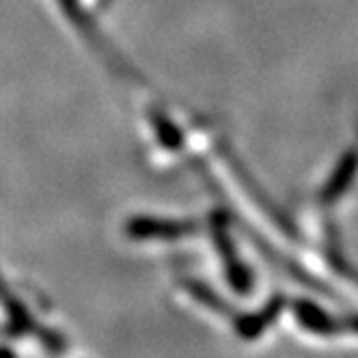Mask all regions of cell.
<instances>
[{
    "mask_svg": "<svg viewBox=\"0 0 358 358\" xmlns=\"http://www.w3.org/2000/svg\"><path fill=\"white\" fill-rule=\"evenodd\" d=\"M276 311H278V304H272L268 309H264L262 313L257 315H248V317H242L238 322V332L244 337V339H257L262 332L274 322L276 317Z\"/></svg>",
    "mask_w": 358,
    "mask_h": 358,
    "instance_id": "obj_2",
    "label": "cell"
},
{
    "mask_svg": "<svg viewBox=\"0 0 358 358\" xmlns=\"http://www.w3.org/2000/svg\"><path fill=\"white\" fill-rule=\"evenodd\" d=\"M296 317L302 328H306L309 332H315V335H332V332H337V328H339L337 320L326 315L320 306H315L311 302H298Z\"/></svg>",
    "mask_w": 358,
    "mask_h": 358,
    "instance_id": "obj_1",
    "label": "cell"
}]
</instances>
